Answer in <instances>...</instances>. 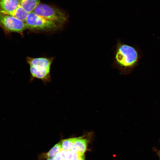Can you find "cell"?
<instances>
[{
	"mask_svg": "<svg viewBox=\"0 0 160 160\" xmlns=\"http://www.w3.org/2000/svg\"><path fill=\"white\" fill-rule=\"evenodd\" d=\"M112 64L123 74L129 73L137 65L139 58L138 51L134 47L118 40L114 50Z\"/></svg>",
	"mask_w": 160,
	"mask_h": 160,
	"instance_id": "cell-1",
	"label": "cell"
},
{
	"mask_svg": "<svg viewBox=\"0 0 160 160\" xmlns=\"http://www.w3.org/2000/svg\"><path fill=\"white\" fill-rule=\"evenodd\" d=\"M53 59L27 57V62L30 67V81L36 78L41 80L44 83L50 82V67Z\"/></svg>",
	"mask_w": 160,
	"mask_h": 160,
	"instance_id": "cell-2",
	"label": "cell"
},
{
	"mask_svg": "<svg viewBox=\"0 0 160 160\" xmlns=\"http://www.w3.org/2000/svg\"><path fill=\"white\" fill-rule=\"evenodd\" d=\"M33 12L55 23L59 28L63 26L68 20L67 16L62 11L45 4L40 3Z\"/></svg>",
	"mask_w": 160,
	"mask_h": 160,
	"instance_id": "cell-3",
	"label": "cell"
},
{
	"mask_svg": "<svg viewBox=\"0 0 160 160\" xmlns=\"http://www.w3.org/2000/svg\"><path fill=\"white\" fill-rule=\"evenodd\" d=\"M27 29L32 30L54 31L59 28L55 23L34 13H29L25 22Z\"/></svg>",
	"mask_w": 160,
	"mask_h": 160,
	"instance_id": "cell-4",
	"label": "cell"
},
{
	"mask_svg": "<svg viewBox=\"0 0 160 160\" xmlns=\"http://www.w3.org/2000/svg\"><path fill=\"white\" fill-rule=\"evenodd\" d=\"M0 26L7 32L22 34L27 29L25 22L8 15L0 13Z\"/></svg>",
	"mask_w": 160,
	"mask_h": 160,
	"instance_id": "cell-5",
	"label": "cell"
},
{
	"mask_svg": "<svg viewBox=\"0 0 160 160\" xmlns=\"http://www.w3.org/2000/svg\"><path fill=\"white\" fill-rule=\"evenodd\" d=\"M20 4L19 0H0V13L9 15Z\"/></svg>",
	"mask_w": 160,
	"mask_h": 160,
	"instance_id": "cell-6",
	"label": "cell"
},
{
	"mask_svg": "<svg viewBox=\"0 0 160 160\" xmlns=\"http://www.w3.org/2000/svg\"><path fill=\"white\" fill-rule=\"evenodd\" d=\"M84 136L77 137L76 139L71 150L81 154H84L87 151L88 140Z\"/></svg>",
	"mask_w": 160,
	"mask_h": 160,
	"instance_id": "cell-7",
	"label": "cell"
},
{
	"mask_svg": "<svg viewBox=\"0 0 160 160\" xmlns=\"http://www.w3.org/2000/svg\"><path fill=\"white\" fill-rule=\"evenodd\" d=\"M20 4L28 13L33 11L40 4V0H19Z\"/></svg>",
	"mask_w": 160,
	"mask_h": 160,
	"instance_id": "cell-8",
	"label": "cell"
},
{
	"mask_svg": "<svg viewBox=\"0 0 160 160\" xmlns=\"http://www.w3.org/2000/svg\"><path fill=\"white\" fill-rule=\"evenodd\" d=\"M28 14L20 4L17 8L8 15L25 22Z\"/></svg>",
	"mask_w": 160,
	"mask_h": 160,
	"instance_id": "cell-9",
	"label": "cell"
},
{
	"mask_svg": "<svg viewBox=\"0 0 160 160\" xmlns=\"http://www.w3.org/2000/svg\"><path fill=\"white\" fill-rule=\"evenodd\" d=\"M60 156L64 160H77L80 156L84 155L73 152L71 150L62 149L59 153Z\"/></svg>",
	"mask_w": 160,
	"mask_h": 160,
	"instance_id": "cell-10",
	"label": "cell"
},
{
	"mask_svg": "<svg viewBox=\"0 0 160 160\" xmlns=\"http://www.w3.org/2000/svg\"><path fill=\"white\" fill-rule=\"evenodd\" d=\"M62 149L60 142L55 145L44 155L47 158H54L57 154L60 153Z\"/></svg>",
	"mask_w": 160,
	"mask_h": 160,
	"instance_id": "cell-11",
	"label": "cell"
},
{
	"mask_svg": "<svg viewBox=\"0 0 160 160\" xmlns=\"http://www.w3.org/2000/svg\"><path fill=\"white\" fill-rule=\"evenodd\" d=\"M77 137H72L62 140L61 141L62 148L64 150H71Z\"/></svg>",
	"mask_w": 160,
	"mask_h": 160,
	"instance_id": "cell-12",
	"label": "cell"
},
{
	"mask_svg": "<svg viewBox=\"0 0 160 160\" xmlns=\"http://www.w3.org/2000/svg\"><path fill=\"white\" fill-rule=\"evenodd\" d=\"M54 158L55 160H64L60 156L59 153L57 154Z\"/></svg>",
	"mask_w": 160,
	"mask_h": 160,
	"instance_id": "cell-13",
	"label": "cell"
},
{
	"mask_svg": "<svg viewBox=\"0 0 160 160\" xmlns=\"http://www.w3.org/2000/svg\"><path fill=\"white\" fill-rule=\"evenodd\" d=\"M77 160H85L84 155H83L80 156Z\"/></svg>",
	"mask_w": 160,
	"mask_h": 160,
	"instance_id": "cell-14",
	"label": "cell"
},
{
	"mask_svg": "<svg viewBox=\"0 0 160 160\" xmlns=\"http://www.w3.org/2000/svg\"><path fill=\"white\" fill-rule=\"evenodd\" d=\"M46 160H55L54 158H47Z\"/></svg>",
	"mask_w": 160,
	"mask_h": 160,
	"instance_id": "cell-15",
	"label": "cell"
},
{
	"mask_svg": "<svg viewBox=\"0 0 160 160\" xmlns=\"http://www.w3.org/2000/svg\"><path fill=\"white\" fill-rule=\"evenodd\" d=\"M158 154L160 159V150L158 152Z\"/></svg>",
	"mask_w": 160,
	"mask_h": 160,
	"instance_id": "cell-16",
	"label": "cell"
}]
</instances>
